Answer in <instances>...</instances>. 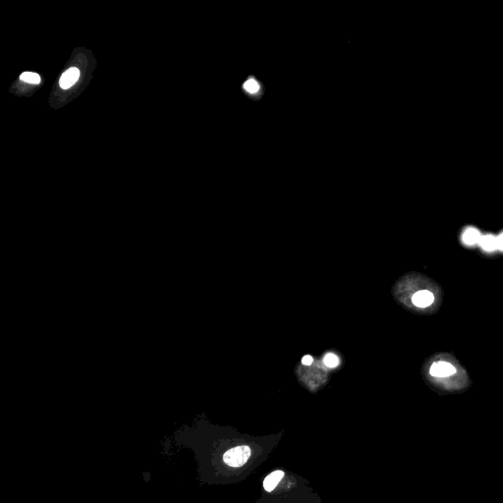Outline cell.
I'll return each instance as SVG.
<instances>
[{"instance_id": "1", "label": "cell", "mask_w": 503, "mask_h": 503, "mask_svg": "<svg viewBox=\"0 0 503 503\" xmlns=\"http://www.w3.org/2000/svg\"><path fill=\"white\" fill-rule=\"evenodd\" d=\"M251 456V449L248 446H237L225 452L223 460L225 464L231 467L243 466Z\"/></svg>"}, {"instance_id": "2", "label": "cell", "mask_w": 503, "mask_h": 503, "mask_svg": "<svg viewBox=\"0 0 503 503\" xmlns=\"http://www.w3.org/2000/svg\"><path fill=\"white\" fill-rule=\"evenodd\" d=\"M429 372L432 376L446 377V376L454 374L456 372V368L449 363L439 362V363H435L431 365Z\"/></svg>"}, {"instance_id": "3", "label": "cell", "mask_w": 503, "mask_h": 503, "mask_svg": "<svg viewBox=\"0 0 503 503\" xmlns=\"http://www.w3.org/2000/svg\"><path fill=\"white\" fill-rule=\"evenodd\" d=\"M79 76H80V71L77 68L73 67V68L68 69L65 73H63V75L61 76V78L59 80L60 86L64 89L71 87L78 81Z\"/></svg>"}, {"instance_id": "4", "label": "cell", "mask_w": 503, "mask_h": 503, "mask_svg": "<svg viewBox=\"0 0 503 503\" xmlns=\"http://www.w3.org/2000/svg\"><path fill=\"white\" fill-rule=\"evenodd\" d=\"M412 301L415 306H417L419 307H425L430 306L433 303L434 296L429 291L421 290L413 295Z\"/></svg>"}, {"instance_id": "5", "label": "cell", "mask_w": 503, "mask_h": 503, "mask_svg": "<svg viewBox=\"0 0 503 503\" xmlns=\"http://www.w3.org/2000/svg\"><path fill=\"white\" fill-rule=\"evenodd\" d=\"M283 476H284V472H282V471L272 472L263 480L264 489L268 492L272 491L276 487V485L279 483V481L282 479Z\"/></svg>"}, {"instance_id": "6", "label": "cell", "mask_w": 503, "mask_h": 503, "mask_svg": "<svg viewBox=\"0 0 503 503\" xmlns=\"http://www.w3.org/2000/svg\"><path fill=\"white\" fill-rule=\"evenodd\" d=\"M480 234L477 230L474 228H470L466 230V232L463 235V241L467 245H475L476 243H479L480 241Z\"/></svg>"}, {"instance_id": "7", "label": "cell", "mask_w": 503, "mask_h": 503, "mask_svg": "<svg viewBox=\"0 0 503 503\" xmlns=\"http://www.w3.org/2000/svg\"><path fill=\"white\" fill-rule=\"evenodd\" d=\"M479 244L483 248V250L488 251V252H492V251L497 249V238H495L492 235L481 236Z\"/></svg>"}, {"instance_id": "8", "label": "cell", "mask_w": 503, "mask_h": 503, "mask_svg": "<svg viewBox=\"0 0 503 503\" xmlns=\"http://www.w3.org/2000/svg\"><path fill=\"white\" fill-rule=\"evenodd\" d=\"M20 79L26 83H29V84H39L40 82V77L39 75H37L36 73H32V72H24L21 76H20Z\"/></svg>"}, {"instance_id": "9", "label": "cell", "mask_w": 503, "mask_h": 503, "mask_svg": "<svg viewBox=\"0 0 503 503\" xmlns=\"http://www.w3.org/2000/svg\"><path fill=\"white\" fill-rule=\"evenodd\" d=\"M244 87L250 93H255L258 90V84L253 79H250L245 83Z\"/></svg>"}, {"instance_id": "10", "label": "cell", "mask_w": 503, "mask_h": 503, "mask_svg": "<svg viewBox=\"0 0 503 503\" xmlns=\"http://www.w3.org/2000/svg\"><path fill=\"white\" fill-rule=\"evenodd\" d=\"M324 363L330 367H335L338 364V358L333 354H327L324 358Z\"/></svg>"}, {"instance_id": "11", "label": "cell", "mask_w": 503, "mask_h": 503, "mask_svg": "<svg viewBox=\"0 0 503 503\" xmlns=\"http://www.w3.org/2000/svg\"><path fill=\"white\" fill-rule=\"evenodd\" d=\"M302 363H303L304 364H306V365H308V364H310V363H312V358H311L310 356L307 355V356L303 357V359H302Z\"/></svg>"}, {"instance_id": "12", "label": "cell", "mask_w": 503, "mask_h": 503, "mask_svg": "<svg viewBox=\"0 0 503 503\" xmlns=\"http://www.w3.org/2000/svg\"><path fill=\"white\" fill-rule=\"evenodd\" d=\"M497 249L503 251V234L497 238Z\"/></svg>"}]
</instances>
